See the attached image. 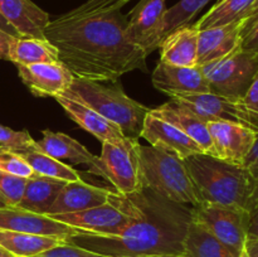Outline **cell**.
Masks as SVG:
<instances>
[{
    "label": "cell",
    "mask_w": 258,
    "mask_h": 257,
    "mask_svg": "<svg viewBox=\"0 0 258 257\" xmlns=\"http://www.w3.org/2000/svg\"><path fill=\"white\" fill-rule=\"evenodd\" d=\"M0 207H5L4 202H3V201H2V198H0Z\"/></svg>",
    "instance_id": "7dc6e473"
},
{
    "label": "cell",
    "mask_w": 258,
    "mask_h": 257,
    "mask_svg": "<svg viewBox=\"0 0 258 257\" xmlns=\"http://www.w3.org/2000/svg\"><path fill=\"white\" fill-rule=\"evenodd\" d=\"M244 19L224 27L199 30L197 66L227 57L241 47Z\"/></svg>",
    "instance_id": "d6986e66"
},
{
    "label": "cell",
    "mask_w": 258,
    "mask_h": 257,
    "mask_svg": "<svg viewBox=\"0 0 258 257\" xmlns=\"http://www.w3.org/2000/svg\"><path fill=\"white\" fill-rule=\"evenodd\" d=\"M241 49L258 59V19L242 34Z\"/></svg>",
    "instance_id": "74e56055"
},
{
    "label": "cell",
    "mask_w": 258,
    "mask_h": 257,
    "mask_svg": "<svg viewBox=\"0 0 258 257\" xmlns=\"http://www.w3.org/2000/svg\"><path fill=\"white\" fill-rule=\"evenodd\" d=\"M54 98L76 123H78L83 130L96 136L101 143L123 145L127 140L117 125L101 116L88 106L64 95H59Z\"/></svg>",
    "instance_id": "e0dca14e"
},
{
    "label": "cell",
    "mask_w": 258,
    "mask_h": 257,
    "mask_svg": "<svg viewBox=\"0 0 258 257\" xmlns=\"http://www.w3.org/2000/svg\"><path fill=\"white\" fill-rule=\"evenodd\" d=\"M133 221L113 236L78 232L66 242L110 257H151L183 253L191 208L174 203L151 190L123 194Z\"/></svg>",
    "instance_id": "7a4b0ae2"
},
{
    "label": "cell",
    "mask_w": 258,
    "mask_h": 257,
    "mask_svg": "<svg viewBox=\"0 0 258 257\" xmlns=\"http://www.w3.org/2000/svg\"><path fill=\"white\" fill-rule=\"evenodd\" d=\"M140 138L145 139L151 146L171 151L183 160L193 154L203 153L201 146L193 139L171 123L150 115V112L144 121Z\"/></svg>",
    "instance_id": "ac0fdd59"
},
{
    "label": "cell",
    "mask_w": 258,
    "mask_h": 257,
    "mask_svg": "<svg viewBox=\"0 0 258 257\" xmlns=\"http://www.w3.org/2000/svg\"><path fill=\"white\" fill-rule=\"evenodd\" d=\"M257 19H258V0H254L251 9H249L248 14H247L246 19H244V25H243V30H242V34H243L247 29H249V27H251Z\"/></svg>",
    "instance_id": "60d3db41"
},
{
    "label": "cell",
    "mask_w": 258,
    "mask_h": 257,
    "mask_svg": "<svg viewBox=\"0 0 258 257\" xmlns=\"http://www.w3.org/2000/svg\"><path fill=\"white\" fill-rule=\"evenodd\" d=\"M243 166L247 169V171L251 174L252 178L256 180V184L258 185V133L256 141H254L249 154L247 155Z\"/></svg>",
    "instance_id": "f35d334b"
},
{
    "label": "cell",
    "mask_w": 258,
    "mask_h": 257,
    "mask_svg": "<svg viewBox=\"0 0 258 257\" xmlns=\"http://www.w3.org/2000/svg\"><path fill=\"white\" fill-rule=\"evenodd\" d=\"M9 60L14 65H37V63L60 62L58 50L48 39L18 37L9 49Z\"/></svg>",
    "instance_id": "484cf974"
},
{
    "label": "cell",
    "mask_w": 258,
    "mask_h": 257,
    "mask_svg": "<svg viewBox=\"0 0 258 257\" xmlns=\"http://www.w3.org/2000/svg\"><path fill=\"white\" fill-rule=\"evenodd\" d=\"M149 112L150 115L166 121L183 131L185 135L193 139L201 146L204 154L216 156L211 134L208 130V122L198 117L193 111L189 110L183 103L170 100L158 107L151 108L149 110Z\"/></svg>",
    "instance_id": "2e32d148"
},
{
    "label": "cell",
    "mask_w": 258,
    "mask_h": 257,
    "mask_svg": "<svg viewBox=\"0 0 258 257\" xmlns=\"http://www.w3.org/2000/svg\"><path fill=\"white\" fill-rule=\"evenodd\" d=\"M0 170L25 179H30L35 175L32 166L19 154L13 151H7L0 155Z\"/></svg>",
    "instance_id": "836d02e7"
},
{
    "label": "cell",
    "mask_w": 258,
    "mask_h": 257,
    "mask_svg": "<svg viewBox=\"0 0 258 257\" xmlns=\"http://www.w3.org/2000/svg\"><path fill=\"white\" fill-rule=\"evenodd\" d=\"M131 0H87L75 8L71 12L66 13L67 17H80V15L95 14L100 12H110V10H121V8Z\"/></svg>",
    "instance_id": "e575fe53"
},
{
    "label": "cell",
    "mask_w": 258,
    "mask_h": 257,
    "mask_svg": "<svg viewBox=\"0 0 258 257\" xmlns=\"http://www.w3.org/2000/svg\"><path fill=\"white\" fill-rule=\"evenodd\" d=\"M153 85L169 97L183 93L209 92L208 83L201 67H180L159 60L153 72Z\"/></svg>",
    "instance_id": "9a60e30c"
},
{
    "label": "cell",
    "mask_w": 258,
    "mask_h": 257,
    "mask_svg": "<svg viewBox=\"0 0 258 257\" xmlns=\"http://www.w3.org/2000/svg\"><path fill=\"white\" fill-rule=\"evenodd\" d=\"M7 151H9V150H8V149H5V148H3V146H0V155H2V154H4V153H7Z\"/></svg>",
    "instance_id": "bcb514c9"
},
{
    "label": "cell",
    "mask_w": 258,
    "mask_h": 257,
    "mask_svg": "<svg viewBox=\"0 0 258 257\" xmlns=\"http://www.w3.org/2000/svg\"><path fill=\"white\" fill-rule=\"evenodd\" d=\"M208 83L209 92L239 102L258 71V59L241 47L227 57L199 66Z\"/></svg>",
    "instance_id": "52a82bcc"
},
{
    "label": "cell",
    "mask_w": 258,
    "mask_h": 257,
    "mask_svg": "<svg viewBox=\"0 0 258 257\" xmlns=\"http://www.w3.org/2000/svg\"><path fill=\"white\" fill-rule=\"evenodd\" d=\"M166 0H140L127 17L126 35L146 55L160 47L161 24L166 12Z\"/></svg>",
    "instance_id": "30bf717a"
},
{
    "label": "cell",
    "mask_w": 258,
    "mask_h": 257,
    "mask_svg": "<svg viewBox=\"0 0 258 257\" xmlns=\"http://www.w3.org/2000/svg\"><path fill=\"white\" fill-rule=\"evenodd\" d=\"M208 130L216 158L233 165L243 166L244 160L256 141V131L241 123L228 121L208 122Z\"/></svg>",
    "instance_id": "8fae6325"
},
{
    "label": "cell",
    "mask_w": 258,
    "mask_h": 257,
    "mask_svg": "<svg viewBox=\"0 0 258 257\" xmlns=\"http://www.w3.org/2000/svg\"><path fill=\"white\" fill-rule=\"evenodd\" d=\"M64 242L55 237L0 229V246L15 257H33Z\"/></svg>",
    "instance_id": "4316f807"
},
{
    "label": "cell",
    "mask_w": 258,
    "mask_h": 257,
    "mask_svg": "<svg viewBox=\"0 0 258 257\" xmlns=\"http://www.w3.org/2000/svg\"><path fill=\"white\" fill-rule=\"evenodd\" d=\"M37 150L57 159L64 164H86L91 165L96 156L76 139L63 133H52L50 130L43 131L42 140L33 144Z\"/></svg>",
    "instance_id": "603a6c76"
},
{
    "label": "cell",
    "mask_w": 258,
    "mask_h": 257,
    "mask_svg": "<svg viewBox=\"0 0 258 257\" xmlns=\"http://www.w3.org/2000/svg\"><path fill=\"white\" fill-rule=\"evenodd\" d=\"M66 183H67L66 180L39 175L35 173L34 176L28 179L22 201L18 207L33 213L47 216L48 211L54 203L55 198Z\"/></svg>",
    "instance_id": "cb8c5ba5"
},
{
    "label": "cell",
    "mask_w": 258,
    "mask_h": 257,
    "mask_svg": "<svg viewBox=\"0 0 258 257\" xmlns=\"http://www.w3.org/2000/svg\"><path fill=\"white\" fill-rule=\"evenodd\" d=\"M111 191L112 190L110 189L91 185L83 180L67 181L48 211L47 216L73 213L102 206L108 202Z\"/></svg>",
    "instance_id": "44dd1931"
},
{
    "label": "cell",
    "mask_w": 258,
    "mask_h": 257,
    "mask_svg": "<svg viewBox=\"0 0 258 257\" xmlns=\"http://www.w3.org/2000/svg\"><path fill=\"white\" fill-rule=\"evenodd\" d=\"M19 154L30 166L33 170L39 175L49 176V178L60 179L66 181H77L82 180L81 174L72 168L68 164L62 163L42 151L37 150L34 146H30L29 149L24 151H20Z\"/></svg>",
    "instance_id": "f1b7e54d"
},
{
    "label": "cell",
    "mask_w": 258,
    "mask_h": 257,
    "mask_svg": "<svg viewBox=\"0 0 258 257\" xmlns=\"http://www.w3.org/2000/svg\"><path fill=\"white\" fill-rule=\"evenodd\" d=\"M253 3L254 0H218L194 25L198 30H204L243 20Z\"/></svg>",
    "instance_id": "83f0119b"
},
{
    "label": "cell",
    "mask_w": 258,
    "mask_h": 257,
    "mask_svg": "<svg viewBox=\"0 0 258 257\" xmlns=\"http://www.w3.org/2000/svg\"><path fill=\"white\" fill-rule=\"evenodd\" d=\"M183 254L186 257H238L194 218L184 238Z\"/></svg>",
    "instance_id": "d4e9b609"
},
{
    "label": "cell",
    "mask_w": 258,
    "mask_h": 257,
    "mask_svg": "<svg viewBox=\"0 0 258 257\" xmlns=\"http://www.w3.org/2000/svg\"><path fill=\"white\" fill-rule=\"evenodd\" d=\"M144 185L179 204H201L185 163L171 151L151 145L139 146Z\"/></svg>",
    "instance_id": "5b68a950"
},
{
    "label": "cell",
    "mask_w": 258,
    "mask_h": 257,
    "mask_svg": "<svg viewBox=\"0 0 258 257\" xmlns=\"http://www.w3.org/2000/svg\"><path fill=\"white\" fill-rule=\"evenodd\" d=\"M27 181L28 179L0 170V198L5 206H19Z\"/></svg>",
    "instance_id": "4dcf8cb0"
},
{
    "label": "cell",
    "mask_w": 258,
    "mask_h": 257,
    "mask_svg": "<svg viewBox=\"0 0 258 257\" xmlns=\"http://www.w3.org/2000/svg\"><path fill=\"white\" fill-rule=\"evenodd\" d=\"M15 66L20 80L38 97L54 98L63 95L75 80V76L62 62Z\"/></svg>",
    "instance_id": "7c38bea8"
},
{
    "label": "cell",
    "mask_w": 258,
    "mask_h": 257,
    "mask_svg": "<svg viewBox=\"0 0 258 257\" xmlns=\"http://www.w3.org/2000/svg\"><path fill=\"white\" fill-rule=\"evenodd\" d=\"M15 37L0 29V59L9 60V49Z\"/></svg>",
    "instance_id": "ab89813d"
},
{
    "label": "cell",
    "mask_w": 258,
    "mask_h": 257,
    "mask_svg": "<svg viewBox=\"0 0 258 257\" xmlns=\"http://www.w3.org/2000/svg\"><path fill=\"white\" fill-rule=\"evenodd\" d=\"M0 257H15V256H14V254L10 253V252H8L7 249H4L2 246H0Z\"/></svg>",
    "instance_id": "ee69618b"
},
{
    "label": "cell",
    "mask_w": 258,
    "mask_h": 257,
    "mask_svg": "<svg viewBox=\"0 0 258 257\" xmlns=\"http://www.w3.org/2000/svg\"><path fill=\"white\" fill-rule=\"evenodd\" d=\"M0 29L4 30L5 33H8V34L13 35V37H15V38L20 37L19 33H18L17 30H15L14 28H13L12 25H10L9 23H8L7 20L4 19V18H3V15H2V14H0Z\"/></svg>",
    "instance_id": "7bdbcfd3"
},
{
    "label": "cell",
    "mask_w": 258,
    "mask_h": 257,
    "mask_svg": "<svg viewBox=\"0 0 258 257\" xmlns=\"http://www.w3.org/2000/svg\"><path fill=\"white\" fill-rule=\"evenodd\" d=\"M242 111L247 118L249 127L258 133V71L253 81L244 93L243 98L239 101Z\"/></svg>",
    "instance_id": "d6a6232c"
},
{
    "label": "cell",
    "mask_w": 258,
    "mask_h": 257,
    "mask_svg": "<svg viewBox=\"0 0 258 257\" xmlns=\"http://www.w3.org/2000/svg\"><path fill=\"white\" fill-rule=\"evenodd\" d=\"M140 143L127 138L123 145L102 143L101 156H96L91 164V174L101 176L120 194H131L145 188L141 174Z\"/></svg>",
    "instance_id": "8992f818"
},
{
    "label": "cell",
    "mask_w": 258,
    "mask_h": 257,
    "mask_svg": "<svg viewBox=\"0 0 258 257\" xmlns=\"http://www.w3.org/2000/svg\"><path fill=\"white\" fill-rule=\"evenodd\" d=\"M50 218L73 227L78 232L93 234L113 236L122 232L133 221L128 204L123 194L112 190L108 196V202L102 206L93 207L85 211L62 213L49 216Z\"/></svg>",
    "instance_id": "ba28073f"
},
{
    "label": "cell",
    "mask_w": 258,
    "mask_h": 257,
    "mask_svg": "<svg viewBox=\"0 0 258 257\" xmlns=\"http://www.w3.org/2000/svg\"><path fill=\"white\" fill-rule=\"evenodd\" d=\"M63 95L88 106L117 125L126 138L136 140L140 138L149 108L128 97L120 83L108 86L97 81L75 77L71 87Z\"/></svg>",
    "instance_id": "277c9868"
},
{
    "label": "cell",
    "mask_w": 258,
    "mask_h": 257,
    "mask_svg": "<svg viewBox=\"0 0 258 257\" xmlns=\"http://www.w3.org/2000/svg\"><path fill=\"white\" fill-rule=\"evenodd\" d=\"M247 213V239L258 238V185L254 184V188L249 196L247 206L244 208Z\"/></svg>",
    "instance_id": "8d00e7d4"
},
{
    "label": "cell",
    "mask_w": 258,
    "mask_h": 257,
    "mask_svg": "<svg viewBox=\"0 0 258 257\" xmlns=\"http://www.w3.org/2000/svg\"><path fill=\"white\" fill-rule=\"evenodd\" d=\"M170 100L183 103L206 122L228 121L249 127L239 102H233L222 96L214 95L212 92L183 93V95L171 96Z\"/></svg>",
    "instance_id": "5bb4252c"
},
{
    "label": "cell",
    "mask_w": 258,
    "mask_h": 257,
    "mask_svg": "<svg viewBox=\"0 0 258 257\" xmlns=\"http://www.w3.org/2000/svg\"><path fill=\"white\" fill-rule=\"evenodd\" d=\"M127 18L121 10L67 17L49 22L45 39L58 50L59 60L76 78L117 82L135 70L146 72V57L126 35Z\"/></svg>",
    "instance_id": "6da1fadb"
},
{
    "label": "cell",
    "mask_w": 258,
    "mask_h": 257,
    "mask_svg": "<svg viewBox=\"0 0 258 257\" xmlns=\"http://www.w3.org/2000/svg\"><path fill=\"white\" fill-rule=\"evenodd\" d=\"M201 203H218L244 209L256 180L244 166L199 153L184 159Z\"/></svg>",
    "instance_id": "3957f363"
},
{
    "label": "cell",
    "mask_w": 258,
    "mask_h": 257,
    "mask_svg": "<svg viewBox=\"0 0 258 257\" xmlns=\"http://www.w3.org/2000/svg\"><path fill=\"white\" fill-rule=\"evenodd\" d=\"M199 30L186 24L171 32L161 42L160 60L180 67H196L198 55Z\"/></svg>",
    "instance_id": "7402d4cb"
},
{
    "label": "cell",
    "mask_w": 258,
    "mask_h": 257,
    "mask_svg": "<svg viewBox=\"0 0 258 257\" xmlns=\"http://www.w3.org/2000/svg\"><path fill=\"white\" fill-rule=\"evenodd\" d=\"M33 257H110L105 256V254L97 253V252L90 251L83 247L75 246L68 242H62V243L57 244V246L52 247V248L47 249V251L42 252L39 254H35Z\"/></svg>",
    "instance_id": "d590c367"
},
{
    "label": "cell",
    "mask_w": 258,
    "mask_h": 257,
    "mask_svg": "<svg viewBox=\"0 0 258 257\" xmlns=\"http://www.w3.org/2000/svg\"><path fill=\"white\" fill-rule=\"evenodd\" d=\"M0 229L55 237L66 241L77 229L44 214H37L20 207H0Z\"/></svg>",
    "instance_id": "4fadbf2b"
},
{
    "label": "cell",
    "mask_w": 258,
    "mask_h": 257,
    "mask_svg": "<svg viewBox=\"0 0 258 257\" xmlns=\"http://www.w3.org/2000/svg\"><path fill=\"white\" fill-rule=\"evenodd\" d=\"M242 257H258V238L247 239Z\"/></svg>",
    "instance_id": "b9f144b4"
},
{
    "label": "cell",
    "mask_w": 258,
    "mask_h": 257,
    "mask_svg": "<svg viewBox=\"0 0 258 257\" xmlns=\"http://www.w3.org/2000/svg\"><path fill=\"white\" fill-rule=\"evenodd\" d=\"M193 218L203 224L238 257L243 256L247 242V213L237 207L203 203L191 207Z\"/></svg>",
    "instance_id": "9c48e42d"
},
{
    "label": "cell",
    "mask_w": 258,
    "mask_h": 257,
    "mask_svg": "<svg viewBox=\"0 0 258 257\" xmlns=\"http://www.w3.org/2000/svg\"><path fill=\"white\" fill-rule=\"evenodd\" d=\"M211 0H180L173 5L171 8L166 9L161 24L160 38L159 44H161L164 39L170 34L171 32L176 30L183 25L189 24L196 18V15L206 7ZM160 48V47H159Z\"/></svg>",
    "instance_id": "f546056e"
},
{
    "label": "cell",
    "mask_w": 258,
    "mask_h": 257,
    "mask_svg": "<svg viewBox=\"0 0 258 257\" xmlns=\"http://www.w3.org/2000/svg\"><path fill=\"white\" fill-rule=\"evenodd\" d=\"M34 144L28 131H15L0 123V146L13 153H20Z\"/></svg>",
    "instance_id": "1f68e13d"
},
{
    "label": "cell",
    "mask_w": 258,
    "mask_h": 257,
    "mask_svg": "<svg viewBox=\"0 0 258 257\" xmlns=\"http://www.w3.org/2000/svg\"><path fill=\"white\" fill-rule=\"evenodd\" d=\"M151 257H186L183 253H176V254H161V256H151Z\"/></svg>",
    "instance_id": "f6af8a7d"
},
{
    "label": "cell",
    "mask_w": 258,
    "mask_h": 257,
    "mask_svg": "<svg viewBox=\"0 0 258 257\" xmlns=\"http://www.w3.org/2000/svg\"><path fill=\"white\" fill-rule=\"evenodd\" d=\"M0 14L20 37L44 39L49 14L32 0H0Z\"/></svg>",
    "instance_id": "ffe728a7"
}]
</instances>
